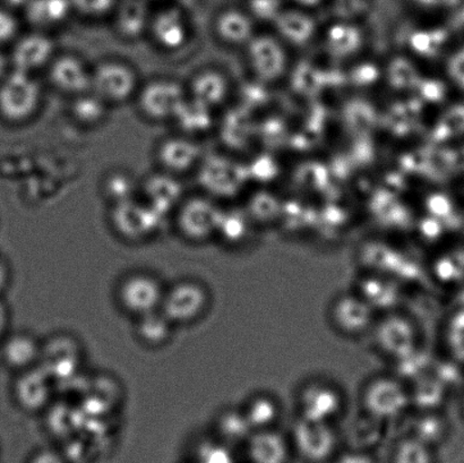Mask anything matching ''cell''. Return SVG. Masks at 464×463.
<instances>
[{"label": "cell", "instance_id": "cell-8", "mask_svg": "<svg viewBox=\"0 0 464 463\" xmlns=\"http://www.w3.org/2000/svg\"><path fill=\"white\" fill-rule=\"evenodd\" d=\"M345 399L338 384L325 379L308 381L297 393L300 419L336 424L345 411Z\"/></svg>", "mask_w": 464, "mask_h": 463}, {"label": "cell", "instance_id": "cell-19", "mask_svg": "<svg viewBox=\"0 0 464 463\" xmlns=\"http://www.w3.org/2000/svg\"><path fill=\"white\" fill-rule=\"evenodd\" d=\"M140 188L143 194V201L162 217L177 210L184 199L183 185L175 175L167 171L148 176Z\"/></svg>", "mask_w": 464, "mask_h": 463}, {"label": "cell", "instance_id": "cell-22", "mask_svg": "<svg viewBox=\"0 0 464 463\" xmlns=\"http://www.w3.org/2000/svg\"><path fill=\"white\" fill-rule=\"evenodd\" d=\"M148 0H118L112 12V26L120 38L135 41L149 32L152 13Z\"/></svg>", "mask_w": 464, "mask_h": 463}, {"label": "cell", "instance_id": "cell-20", "mask_svg": "<svg viewBox=\"0 0 464 463\" xmlns=\"http://www.w3.org/2000/svg\"><path fill=\"white\" fill-rule=\"evenodd\" d=\"M43 340L30 331L8 333L0 342V356L5 365L14 373L38 366Z\"/></svg>", "mask_w": 464, "mask_h": 463}, {"label": "cell", "instance_id": "cell-31", "mask_svg": "<svg viewBox=\"0 0 464 463\" xmlns=\"http://www.w3.org/2000/svg\"><path fill=\"white\" fill-rule=\"evenodd\" d=\"M212 118V108L188 97L172 118V121L181 134L194 138L211 129Z\"/></svg>", "mask_w": 464, "mask_h": 463}, {"label": "cell", "instance_id": "cell-27", "mask_svg": "<svg viewBox=\"0 0 464 463\" xmlns=\"http://www.w3.org/2000/svg\"><path fill=\"white\" fill-rule=\"evenodd\" d=\"M411 410L416 411H439L448 400L449 389L434 375L421 378L409 383Z\"/></svg>", "mask_w": 464, "mask_h": 463}, {"label": "cell", "instance_id": "cell-44", "mask_svg": "<svg viewBox=\"0 0 464 463\" xmlns=\"http://www.w3.org/2000/svg\"><path fill=\"white\" fill-rule=\"evenodd\" d=\"M459 407H460V415L464 420V389L461 393L460 401H459Z\"/></svg>", "mask_w": 464, "mask_h": 463}, {"label": "cell", "instance_id": "cell-13", "mask_svg": "<svg viewBox=\"0 0 464 463\" xmlns=\"http://www.w3.org/2000/svg\"><path fill=\"white\" fill-rule=\"evenodd\" d=\"M57 384L40 365L20 371L13 383V398L27 414H44L54 401Z\"/></svg>", "mask_w": 464, "mask_h": 463}, {"label": "cell", "instance_id": "cell-42", "mask_svg": "<svg viewBox=\"0 0 464 463\" xmlns=\"http://www.w3.org/2000/svg\"><path fill=\"white\" fill-rule=\"evenodd\" d=\"M11 266H9L8 262L0 256V297H2L5 290H6L9 284H11Z\"/></svg>", "mask_w": 464, "mask_h": 463}, {"label": "cell", "instance_id": "cell-37", "mask_svg": "<svg viewBox=\"0 0 464 463\" xmlns=\"http://www.w3.org/2000/svg\"><path fill=\"white\" fill-rule=\"evenodd\" d=\"M246 23L236 12H225L217 18L216 29L220 38L229 43L243 38Z\"/></svg>", "mask_w": 464, "mask_h": 463}, {"label": "cell", "instance_id": "cell-41", "mask_svg": "<svg viewBox=\"0 0 464 463\" xmlns=\"http://www.w3.org/2000/svg\"><path fill=\"white\" fill-rule=\"evenodd\" d=\"M9 324H11V311H9L7 304L0 297V342L9 333Z\"/></svg>", "mask_w": 464, "mask_h": 463}, {"label": "cell", "instance_id": "cell-6", "mask_svg": "<svg viewBox=\"0 0 464 463\" xmlns=\"http://www.w3.org/2000/svg\"><path fill=\"white\" fill-rule=\"evenodd\" d=\"M166 287L162 280L151 272H130L117 284L116 301L122 312L139 319L161 310Z\"/></svg>", "mask_w": 464, "mask_h": 463}, {"label": "cell", "instance_id": "cell-34", "mask_svg": "<svg viewBox=\"0 0 464 463\" xmlns=\"http://www.w3.org/2000/svg\"><path fill=\"white\" fill-rule=\"evenodd\" d=\"M435 450L407 434L394 444L392 463H436Z\"/></svg>", "mask_w": 464, "mask_h": 463}, {"label": "cell", "instance_id": "cell-43", "mask_svg": "<svg viewBox=\"0 0 464 463\" xmlns=\"http://www.w3.org/2000/svg\"><path fill=\"white\" fill-rule=\"evenodd\" d=\"M11 59H9L8 54L4 52L2 45H0V81L11 72Z\"/></svg>", "mask_w": 464, "mask_h": 463}, {"label": "cell", "instance_id": "cell-33", "mask_svg": "<svg viewBox=\"0 0 464 463\" xmlns=\"http://www.w3.org/2000/svg\"><path fill=\"white\" fill-rule=\"evenodd\" d=\"M226 93L224 77L216 71L198 72L190 81L188 97L213 108L219 104Z\"/></svg>", "mask_w": 464, "mask_h": 463}, {"label": "cell", "instance_id": "cell-40", "mask_svg": "<svg viewBox=\"0 0 464 463\" xmlns=\"http://www.w3.org/2000/svg\"><path fill=\"white\" fill-rule=\"evenodd\" d=\"M336 463H375V461L368 453L353 450L338 457V462Z\"/></svg>", "mask_w": 464, "mask_h": 463}, {"label": "cell", "instance_id": "cell-2", "mask_svg": "<svg viewBox=\"0 0 464 463\" xmlns=\"http://www.w3.org/2000/svg\"><path fill=\"white\" fill-rule=\"evenodd\" d=\"M44 90L34 74L11 70L0 81V118L8 124H24L36 115Z\"/></svg>", "mask_w": 464, "mask_h": 463}, {"label": "cell", "instance_id": "cell-7", "mask_svg": "<svg viewBox=\"0 0 464 463\" xmlns=\"http://www.w3.org/2000/svg\"><path fill=\"white\" fill-rule=\"evenodd\" d=\"M85 351L75 335L57 333L43 340L39 365L56 384L70 382L83 370Z\"/></svg>", "mask_w": 464, "mask_h": 463}, {"label": "cell", "instance_id": "cell-4", "mask_svg": "<svg viewBox=\"0 0 464 463\" xmlns=\"http://www.w3.org/2000/svg\"><path fill=\"white\" fill-rule=\"evenodd\" d=\"M289 439L294 453L308 463H325L338 457L341 435L336 424L295 420Z\"/></svg>", "mask_w": 464, "mask_h": 463}, {"label": "cell", "instance_id": "cell-9", "mask_svg": "<svg viewBox=\"0 0 464 463\" xmlns=\"http://www.w3.org/2000/svg\"><path fill=\"white\" fill-rule=\"evenodd\" d=\"M327 316L335 333L344 338L357 339L372 333L379 314L361 294L352 290L334 297Z\"/></svg>", "mask_w": 464, "mask_h": 463}, {"label": "cell", "instance_id": "cell-16", "mask_svg": "<svg viewBox=\"0 0 464 463\" xmlns=\"http://www.w3.org/2000/svg\"><path fill=\"white\" fill-rule=\"evenodd\" d=\"M149 32L159 47L166 52H177L189 40L188 15L176 5H167L152 13Z\"/></svg>", "mask_w": 464, "mask_h": 463}, {"label": "cell", "instance_id": "cell-21", "mask_svg": "<svg viewBox=\"0 0 464 463\" xmlns=\"http://www.w3.org/2000/svg\"><path fill=\"white\" fill-rule=\"evenodd\" d=\"M202 158L201 144L186 135L171 136L158 148V160L169 174H185L199 165Z\"/></svg>", "mask_w": 464, "mask_h": 463}, {"label": "cell", "instance_id": "cell-35", "mask_svg": "<svg viewBox=\"0 0 464 463\" xmlns=\"http://www.w3.org/2000/svg\"><path fill=\"white\" fill-rule=\"evenodd\" d=\"M136 181L124 171L111 172L103 180V194L108 201L115 204L135 198Z\"/></svg>", "mask_w": 464, "mask_h": 463}, {"label": "cell", "instance_id": "cell-28", "mask_svg": "<svg viewBox=\"0 0 464 463\" xmlns=\"http://www.w3.org/2000/svg\"><path fill=\"white\" fill-rule=\"evenodd\" d=\"M176 326L161 311L135 319V337L143 346L158 349L167 346Z\"/></svg>", "mask_w": 464, "mask_h": 463}, {"label": "cell", "instance_id": "cell-18", "mask_svg": "<svg viewBox=\"0 0 464 463\" xmlns=\"http://www.w3.org/2000/svg\"><path fill=\"white\" fill-rule=\"evenodd\" d=\"M244 448L249 463H290L294 453L289 435L277 428L254 430Z\"/></svg>", "mask_w": 464, "mask_h": 463}, {"label": "cell", "instance_id": "cell-25", "mask_svg": "<svg viewBox=\"0 0 464 463\" xmlns=\"http://www.w3.org/2000/svg\"><path fill=\"white\" fill-rule=\"evenodd\" d=\"M250 428L254 430L275 429L282 417L279 399L267 392L254 393L241 406Z\"/></svg>", "mask_w": 464, "mask_h": 463}, {"label": "cell", "instance_id": "cell-23", "mask_svg": "<svg viewBox=\"0 0 464 463\" xmlns=\"http://www.w3.org/2000/svg\"><path fill=\"white\" fill-rule=\"evenodd\" d=\"M353 290L370 304L377 314L397 311L401 299L398 283L376 274L362 275Z\"/></svg>", "mask_w": 464, "mask_h": 463}, {"label": "cell", "instance_id": "cell-36", "mask_svg": "<svg viewBox=\"0 0 464 463\" xmlns=\"http://www.w3.org/2000/svg\"><path fill=\"white\" fill-rule=\"evenodd\" d=\"M445 340L451 360L464 366V305L458 307L449 317Z\"/></svg>", "mask_w": 464, "mask_h": 463}, {"label": "cell", "instance_id": "cell-3", "mask_svg": "<svg viewBox=\"0 0 464 463\" xmlns=\"http://www.w3.org/2000/svg\"><path fill=\"white\" fill-rule=\"evenodd\" d=\"M211 303V292L206 284L185 278L167 285L160 311L177 328L202 320L210 310Z\"/></svg>", "mask_w": 464, "mask_h": 463}, {"label": "cell", "instance_id": "cell-15", "mask_svg": "<svg viewBox=\"0 0 464 463\" xmlns=\"http://www.w3.org/2000/svg\"><path fill=\"white\" fill-rule=\"evenodd\" d=\"M56 56V43L48 34L34 30L14 41L9 59L13 70L31 72L48 67Z\"/></svg>", "mask_w": 464, "mask_h": 463}, {"label": "cell", "instance_id": "cell-17", "mask_svg": "<svg viewBox=\"0 0 464 463\" xmlns=\"http://www.w3.org/2000/svg\"><path fill=\"white\" fill-rule=\"evenodd\" d=\"M48 79L58 92L71 97L91 91V68L76 54L54 56L48 66Z\"/></svg>", "mask_w": 464, "mask_h": 463}, {"label": "cell", "instance_id": "cell-1", "mask_svg": "<svg viewBox=\"0 0 464 463\" xmlns=\"http://www.w3.org/2000/svg\"><path fill=\"white\" fill-rule=\"evenodd\" d=\"M359 402L363 415L380 423L398 420L411 410L409 384L394 374L367 381Z\"/></svg>", "mask_w": 464, "mask_h": 463}, {"label": "cell", "instance_id": "cell-10", "mask_svg": "<svg viewBox=\"0 0 464 463\" xmlns=\"http://www.w3.org/2000/svg\"><path fill=\"white\" fill-rule=\"evenodd\" d=\"M138 88V72L125 62L111 59L91 68V91L108 104L129 101Z\"/></svg>", "mask_w": 464, "mask_h": 463}, {"label": "cell", "instance_id": "cell-5", "mask_svg": "<svg viewBox=\"0 0 464 463\" xmlns=\"http://www.w3.org/2000/svg\"><path fill=\"white\" fill-rule=\"evenodd\" d=\"M371 334L377 351L392 362L420 348V329L415 321L397 311L377 317Z\"/></svg>", "mask_w": 464, "mask_h": 463}, {"label": "cell", "instance_id": "cell-24", "mask_svg": "<svg viewBox=\"0 0 464 463\" xmlns=\"http://www.w3.org/2000/svg\"><path fill=\"white\" fill-rule=\"evenodd\" d=\"M26 21L38 31H47L63 24L72 12L71 0H27Z\"/></svg>", "mask_w": 464, "mask_h": 463}, {"label": "cell", "instance_id": "cell-32", "mask_svg": "<svg viewBox=\"0 0 464 463\" xmlns=\"http://www.w3.org/2000/svg\"><path fill=\"white\" fill-rule=\"evenodd\" d=\"M109 104L92 91L72 97L70 112L72 121L83 127L102 125L108 116Z\"/></svg>", "mask_w": 464, "mask_h": 463}, {"label": "cell", "instance_id": "cell-30", "mask_svg": "<svg viewBox=\"0 0 464 463\" xmlns=\"http://www.w3.org/2000/svg\"><path fill=\"white\" fill-rule=\"evenodd\" d=\"M215 432L218 441L231 447L236 444L244 446L253 429L241 407H227L216 416Z\"/></svg>", "mask_w": 464, "mask_h": 463}, {"label": "cell", "instance_id": "cell-38", "mask_svg": "<svg viewBox=\"0 0 464 463\" xmlns=\"http://www.w3.org/2000/svg\"><path fill=\"white\" fill-rule=\"evenodd\" d=\"M72 12L88 17L90 20L102 18L112 13L118 0H71Z\"/></svg>", "mask_w": 464, "mask_h": 463}, {"label": "cell", "instance_id": "cell-12", "mask_svg": "<svg viewBox=\"0 0 464 463\" xmlns=\"http://www.w3.org/2000/svg\"><path fill=\"white\" fill-rule=\"evenodd\" d=\"M111 220L121 238L140 242L156 234L163 217L143 199L135 198L112 206Z\"/></svg>", "mask_w": 464, "mask_h": 463}, {"label": "cell", "instance_id": "cell-39", "mask_svg": "<svg viewBox=\"0 0 464 463\" xmlns=\"http://www.w3.org/2000/svg\"><path fill=\"white\" fill-rule=\"evenodd\" d=\"M20 30V22L12 9L0 7V45L15 41Z\"/></svg>", "mask_w": 464, "mask_h": 463}, {"label": "cell", "instance_id": "cell-45", "mask_svg": "<svg viewBox=\"0 0 464 463\" xmlns=\"http://www.w3.org/2000/svg\"><path fill=\"white\" fill-rule=\"evenodd\" d=\"M148 2H154V0H148Z\"/></svg>", "mask_w": 464, "mask_h": 463}, {"label": "cell", "instance_id": "cell-26", "mask_svg": "<svg viewBox=\"0 0 464 463\" xmlns=\"http://www.w3.org/2000/svg\"><path fill=\"white\" fill-rule=\"evenodd\" d=\"M450 433H451V423L443 410L416 411L408 432L411 437L434 449L447 441Z\"/></svg>", "mask_w": 464, "mask_h": 463}, {"label": "cell", "instance_id": "cell-11", "mask_svg": "<svg viewBox=\"0 0 464 463\" xmlns=\"http://www.w3.org/2000/svg\"><path fill=\"white\" fill-rule=\"evenodd\" d=\"M220 213L210 198L199 195L185 198L176 210L177 229L188 242H207L217 235Z\"/></svg>", "mask_w": 464, "mask_h": 463}, {"label": "cell", "instance_id": "cell-14", "mask_svg": "<svg viewBox=\"0 0 464 463\" xmlns=\"http://www.w3.org/2000/svg\"><path fill=\"white\" fill-rule=\"evenodd\" d=\"M188 97V93L179 81L156 79L139 91L138 103L140 112L149 120L172 121Z\"/></svg>", "mask_w": 464, "mask_h": 463}, {"label": "cell", "instance_id": "cell-29", "mask_svg": "<svg viewBox=\"0 0 464 463\" xmlns=\"http://www.w3.org/2000/svg\"><path fill=\"white\" fill-rule=\"evenodd\" d=\"M234 170L228 161L219 157H208L199 162L198 180L208 193L222 197L231 193Z\"/></svg>", "mask_w": 464, "mask_h": 463}]
</instances>
